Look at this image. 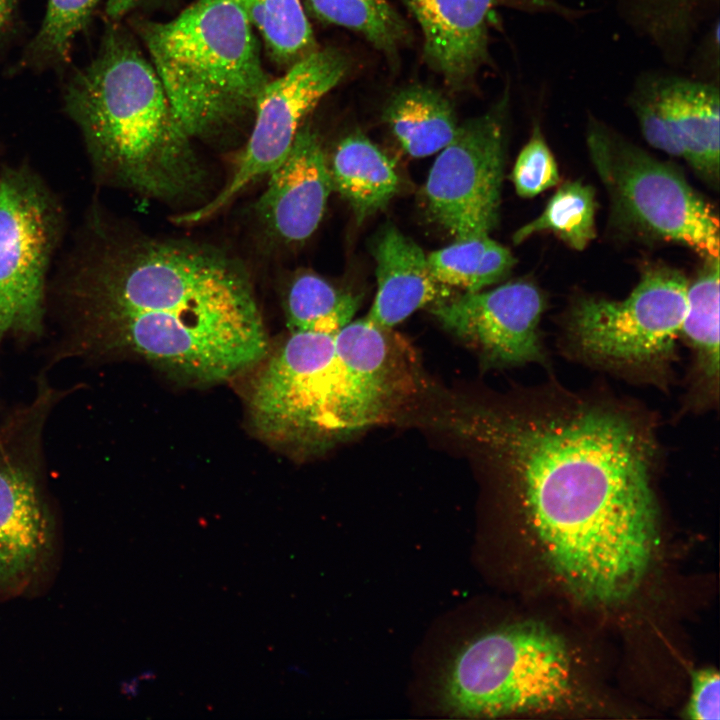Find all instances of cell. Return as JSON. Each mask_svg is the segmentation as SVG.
I'll use <instances>...</instances> for the list:
<instances>
[{
    "instance_id": "obj_1",
    "label": "cell",
    "mask_w": 720,
    "mask_h": 720,
    "mask_svg": "<svg viewBox=\"0 0 720 720\" xmlns=\"http://www.w3.org/2000/svg\"><path fill=\"white\" fill-rule=\"evenodd\" d=\"M548 374L446 424L510 492L560 581L586 601L614 604L638 587L657 543L660 416L600 382L574 390Z\"/></svg>"
},
{
    "instance_id": "obj_2",
    "label": "cell",
    "mask_w": 720,
    "mask_h": 720,
    "mask_svg": "<svg viewBox=\"0 0 720 720\" xmlns=\"http://www.w3.org/2000/svg\"><path fill=\"white\" fill-rule=\"evenodd\" d=\"M42 370L134 354L182 379L228 380L268 340L247 275L223 253L147 238L111 239L63 287Z\"/></svg>"
},
{
    "instance_id": "obj_3",
    "label": "cell",
    "mask_w": 720,
    "mask_h": 720,
    "mask_svg": "<svg viewBox=\"0 0 720 720\" xmlns=\"http://www.w3.org/2000/svg\"><path fill=\"white\" fill-rule=\"evenodd\" d=\"M64 103L103 178L167 201L199 188L192 138L150 60L120 25L106 27L97 56L68 83Z\"/></svg>"
},
{
    "instance_id": "obj_4",
    "label": "cell",
    "mask_w": 720,
    "mask_h": 720,
    "mask_svg": "<svg viewBox=\"0 0 720 720\" xmlns=\"http://www.w3.org/2000/svg\"><path fill=\"white\" fill-rule=\"evenodd\" d=\"M136 26L189 137L208 136L254 112L269 79L254 28L234 2L196 0L169 21Z\"/></svg>"
},
{
    "instance_id": "obj_5",
    "label": "cell",
    "mask_w": 720,
    "mask_h": 720,
    "mask_svg": "<svg viewBox=\"0 0 720 720\" xmlns=\"http://www.w3.org/2000/svg\"><path fill=\"white\" fill-rule=\"evenodd\" d=\"M414 351L392 329L351 321L300 373L291 397L293 446L319 451L383 424L418 392Z\"/></svg>"
},
{
    "instance_id": "obj_6",
    "label": "cell",
    "mask_w": 720,
    "mask_h": 720,
    "mask_svg": "<svg viewBox=\"0 0 720 720\" xmlns=\"http://www.w3.org/2000/svg\"><path fill=\"white\" fill-rule=\"evenodd\" d=\"M688 282L674 268L653 265L623 300L577 297L561 320L559 353L632 385L669 393L676 383Z\"/></svg>"
},
{
    "instance_id": "obj_7",
    "label": "cell",
    "mask_w": 720,
    "mask_h": 720,
    "mask_svg": "<svg viewBox=\"0 0 720 720\" xmlns=\"http://www.w3.org/2000/svg\"><path fill=\"white\" fill-rule=\"evenodd\" d=\"M85 386H58L39 371L28 399L0 401V592L24 589L48 554L55 512L46 430L58 406Z\"/></svg>"
},
{
    "instance_id": "obj_8",
    "label": "cell",
    "mask_w": 720,
    "mask_h": 720,
    "mask_svg": "<svg viewBox=\"0 0 720 720\" xmlns=\"http://www.w3.org/2000/svg\"><path fill=\"white\" fill-rule=\"evenodd\" d=\"M573 688L564 641L546 626L526 622L466 645L449 670L444 698L457 715L498 717L553 710L568 701Z\"/></svg>"
},
{
    "instance_id": "obj_9",
    "label": "cell",
    "mask_w": 720,
    "mask_h": 720,
    "mask_svg": "<svg viewBox=\"0 0 720 720\" xmlns=\"http://www.w3.org/2000/svg\"><path fill=\"white\" fill-rule=\"evenodd\" d=\"M586 146L622 229L719 257V218L682 172L588 113Z\"/></svg>"
},
{
    "instance_id": "obj_10",
    "label": "cell",
    "mask_w": 720,
    "mask_h": 720,
    "mask_svg": "<svg viewBox=\"0 0 720 720\" xmlns=\"http://www.w3.org/2000/svg\"><path fill=\"white\" fill-rule=\"evenodd\" d=\"M60 228L56 203L26 169L0 179V352L5 341L27 347L46 328V273Z\"/></svg>"
},
{
    "instance_id": "obj_11",
    "label": "cell",
    "mask_w": 720,
    "mask_h": 720,
    "mask_svg": "<svg viewBox=\"0 0 720 720\" xmlns=\"http://www.w3.org/2000/svg\"><path fill=\"white\" fill-rule=\"evenodd\" d=\"M510 99L507 84L488 112L458 126L429 172V213L456 240L489 235L497 224Z\"/></svg>"
},
{
    "instance_id": "obj_12",
    "label": "cell",
    "mask_w": 720,
    "mask_h": 720,
    "mask_svg": "<svg viewBox=\"0 0 720 720\" xmlns=\"http://www.w3.org/2000/svg\"><path fill=\"white\" fill-rule=\"evenodd\" d=\"M349 68V59L342 51L316 48L291 64L282 76L269 80L256 102L254 125L231 180L209 202L177 216L175 221L205 220L251 182L269 175L287 155L304 118L343 80Z\"/></svg>"
},
{
    "instance_id": "obj_13",
    "label": "cell",
    "mask_w": 720,
    "mask_h": 720,
    "mask_svg": "<svg viewBox=\"0 0 720 720\" xmlns=\"http://www.w3.org/2000/svg\"><path fill=\"white\" fill-rule=\"evenodd\" d=\"M625 102L650 146L684 159L718 188L720 85L680 69L648 68L634 77Z\"/></svg>"
},
{
    "instance_id": "obj_14",
    "label": "cell",
    "mask_w": 720,
    "mask_h": 720,
    "mask_svg": "<svg viewBox=\"0 0 720 720\" xmlns=\"http://www.w3.org/2000/svg\"><path fill=\"white\" fill-rule=\"evenodd\" d=\"M547 306L530 281L488 291H466L434 305L432 312L451 333L471 344L493 367L537 364L551 371L540 322Z\"/></svg>"
},
{
    "instance_id": "obj_15",
    "label": "cell",
    "mask_w": 720,
    "mask_h": 720,
    "mask_svg": "<svg viewBox=\"0 0 720 720\" xmlns=\"http://www.w3.org/2000/svg\"><path fill=\"white\" fill-rule=\"evenodd\" d=\"M423 34V57L446 85L463 90L490 62L489 20L498 8L555 16L575 24L590 10L563 0H399Z\"/></svg>"
},
{
    "instance_id": "obj_16",
    "label": "cell",
    "mask_w": 720,
    "mask_h": 720,
    "mask_svg": "<svg viewBox=\"0 0 720 720\" xmlns=\"http://www.w3.org/2000/svg\"><path fill=\"white\" fill-rule=\"evenodd\" d=\"M256 211L273 236L301 242L317 229L333 189L316 134L302 125L283 161L269 174Z\"/></svg>"
},
{
    "instance_id": "obj_17",
    "label": "cell",
    "mask_w": 720,
    "mask_h": 720,
    "mask_svg": "<svg viewBox=\"0 0 720 720\" xmlns=\"http://www.w3.org/2000/svg\"><path fill=\"white\" fill-rule=\"evenodd\" d=\"M719 257L705 264L686 291L680 342L689 352L684 393L676 417L719 407Z\"/></svg>"
},
{
    "instance_id": "obj_18",
    "label": "cell",
    "mask_w": 720,
    "mask_h": 720,
    "mask_svg": "<svg viewBox=\"0 0 720 720\" xmlns=\"http://www.w3.org/2000/svg\"><path fill=\"white\" fill-rule=\"evenodd\" d=\"M373 255L377 293L366 319L374 325L392 329L416 310L449 298V287L434 278L422 249L394 226L377 235Z\"/></svg>"
},
{
    "instance_id": "obj_19",
    "label": "cell",
    "mask_w": 720,
    "mask_h": 720,
    "mask_svg": "<svg viewBox=\"0 0 720 720\" xmlns=\"http://www.w3.org/2000/svg\"><path fill=\"white\" fill-rule=\"evenodd\" d=\"M611 1L624 26L674 69L683 68L694 41L720 8V0Z\"/></svg>"
},
{
    "instance_id": "obj_20",
    "label": "cell",
    "mask_w": 720,
    "mask_h": 720,
    "mask_svg": "<svg viewBox=\"0 0 720 720\" xmlns=\"http://www.w3.org/2000/svg\"><path fill=\"white\" fill-rule=\"evenodd\" d=\"M330 173L333 188L350 203L358 223L385 208L399 187L393 163L359 132L340 141Z\"/></svg>"
},
{
    "instance_id": "obj_21",
    "label": "cell",
    "mask_w": 720,
    "mask_h": 720,
    "mask_svg": "<svg viewBox=\"0 0 720 720\" xmlns=\"http://www.w3.org/2000/svg\"><path fill=\"white\" fill-rule=\"evenodd\" d=\"M383 119L412 157L429 156L454 138L458 125L451 102L438 90L409 85L387 101Z\"/></svg>"
},
{
    "instance_id": "obj_22",
    "label": "cell",
    "mask_w": 720,
    "mask_h": 720,
    "mask_svg": "<svg viewBox=\"0 0 720 720\" xmlns=\"http://www.w3.org/2000/svg\"><path fill=\"white\" fill-rule=\"evenodd\" d=\"M308 10L322 22L362 35L392 62L411 41L406 21L387 0H305Z\"/></svg>"
},
{
    "instance_id": "obj_23",
    "label": "cell",
    "mask_w": 720,
    "mask_h": 720,
    "mask_svg": "<svg viewBox=\"0 0 720 720\" xmlns=\"http://www.w3.org/2000/svg\"><path fill=\"white\" fill-rule=\"evenodd\" d=\"M262 37L272 60L290 66L316 49L301 0H231Z\"/></svg>"
},
{
    "instance_id": "obj_24",
    "label": "cell",
    "mask_w": 720,
    "mask_h": 720,
    "mask_svg": "<svg viewBox=\"0 0 720 720\" xmlns=\"http://www.w3.org/2000/svg\"><path fill=\"white\" fill-rule=\"evenodd\" d=\"M358 296L339 290L313 273H303L291 283L285 302L290 333L313 331L336 334L351 322Z\"/></svg>"
},
{
    "instance_id": "obj_25",
    "label": "cell",
    "mask_w": 720,
    "mask_h": 720,
    "mask_svg": "<svg viewBox=\"0 0 720 720\" xmlns=\"http://www.w3.org/2000/svg\"><path fill=\"white\" fill-rule=\"evenodd\" d=\"M596 198L592 186L581 181L562 184L543 212L513 235L516 244L533 234L549 231L569 247L581 251L596 237Z\"/></svg>"
},
{
    "instance_id": "obj_26",
    "label": "cell",
    "mask_w": 720,
    "mask_h": 720,
    "mask_svg": "<svg viewBox=\"0 0 720 720\" xmlns=\"http://www.w3.org/2000/svg\"><path fill=\"white\" fill-rule=\"evenodd\" d=\"M100 0H48L39 31L26 59L32 65H60L67 61L72 43L89 23Z\"/></svg>"
},
{
    "instance_id": "obj_27",
    "label": "cell",
    "mask_w": 720,
    "mask_h": 720,
    "mask_svg": "<svg viewBox=\"0 0 720 720\" xmlns=\"http://www.w3.org/2000/svg\"><path fill=\"white\" fill-rule=\"evenodd\" d=\"M512 180L517 194L524 198L534 197L560 181L558 165L538 121L516 159Z\"/></svg>"
},
{
    "instance_id": "obj_28",
    "label": "cell",
    "mask_w": 720,
    "mask_h": 720,
    "mask_svg": "<svg viewBox=\"0 0 720 720\" xmlns=\"http://www.w3.org/2000/svg\"><path fill=\"white\" fill-rule=\"evenodd\" d=\"M489 235L456 240L430 253L427 261L434 278L447 287L471 289Z\"/></svg>"
},
{
    "instance_id": "obj_29",
    "label": "cell",
    "mask_w": 720,
    "mask_h": 720,
    "mask_svg": "<svg viewBox=\"0 0 720 720\" xmlns=\"http://www.w3.org/2000/svg\"><path fill=\"white\" fill-rule=\"evenodd\" d=\"M720 19L715 17L694 41L683 70L700 81L720 85Z\"/></svg>"
},
{
    "instance_id": "obj_30",
    "label": "cell",
    "mask_w": 720,
    "mask_h": 720,
    "mask_svg": "<svg viewBox=\"0 0 720 720\" xmlns=\"http://www.w3.org/2000/svg\"><path fill=\"white\" fill-rule=\"evenodd\" d=\"M687 714L696 720L720 718V678L717 670L705 668L694 673Z\"/></svg>"
},
{
    "instance_id": "obj_31",
    "label": "cell",
    "mask_w": 720,
    "mask_h": 720,
    "mask_svg": "<svg viewBox=\"0 0 720 720\" xmlns=\"http://www.w3.org/2000/svg\"><path fill=\"white\" fill-rule=\"evenodd\" d=\"M515 264L508 248L489 238L475 274L470 292L497 283L504 278Z\"/></svg>"
},
{
    "instance_id": "obj_32",
    "label": "cell",
    "mask_w": 720,
    "mask_h": 720,
    "mask_svg": "<svg viewBox=\"0 0 720 720\" xmlns=\"http://www.w3.org/2000/svg\"><path fill=\"white\" fill-rule=\"evenodd\" d=\"M156 1L158 0H108L106 4V14L112 20H116L136 8Z\"/></svg>"
},
{
    "instance_id": "obj_33",
    "label": "cell",
    "mask_w": 720,
    "mask_h": 720,
    "mask_svg": "<svg viewBox=\"0 0 720 720\" xmlns=\"http://www.w3.org/2000/svg\"><path fill=\"white\" fill-rule=\"evenodd\" d=\"M15 0H0V41L7 35L14 19Z\"/></svg>"
},
{
    "instance_id": "obj_34",
    "label": "cell",
    "mask_w": 720,
    "mask_h": 720,
    "mask_svg": "<svg viewBox=\"0 0 720 720\" xmlns=\"http://www.w3.org/2000/svg\"><path fill=\"white\" fill-rule=\"evenodd\" d=\"M0 179H1V176H0Z\"/></svg>"
}]
</instances>
